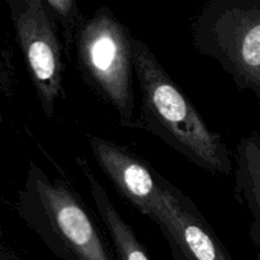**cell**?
<instances>
[{"label": "cell", "mask_w": 260, "mask_h": 260, "mask_svg": "<svg viewBox=\"0 0 260 260\" xmlns=\"http://www.w3.org/2000/svg\"><path fill=\"white\" fill-rule=\"evenodd\" d=\"M132 53L135 75L141 90V111L136 129L155 135L206 172L233 174L234 155L223 136L207 126L202 114L149 46L134 37Z\"/></svg>", "instance_id": "1"}, {"label": "cell", "mask_w": 260, "mask_h": 260, "mask_svg": "<svg viewBox=\"0 0 260 260\" xmlns=\"http://www.w3.org/2000/svg\"><path fill=\"white\" fill-rule=\"evenodd\" d=\"M17 210L53 254L62 260H113L95 220L62 172L50 177L28 165Z\"/></svg>", "instance_id": "2"}, {"label": "cell", "mask_w": 260, "mask_h": 260, "mask_svg": "<svg viewBox=\"0 0 260 260\" xmlns=\"http://www.w3.org/2000/svg\"><path fill=\"white\" fill-rule=\"evenodd\" d=\"M134 37L111 8L101 7L81 24L74 50L84 83L113 108L122 127L136 129Z\"/></svg>", "instance_id": "3"}, {"label": "cell", "mask_w": 260, "mask_h": 260, "mask_svg": "<svg viewBox=\"0 0 260 260\" xmlns=\"http://www.w3.org/2000/svg\"><path fill=\"white\" fill-rule=\"evenodd\" d=\"M198 53L213 58L260 108V0H210L192 23Z\"/></svg>", "instance_id": "4"}, {"label": "cell", "mask_w": 260, "mask_h": 260, "mask_svg": "<svg viewBox=\"0 0 260 260\" xmlns=\"http://www.w3.org/2000/svg\"><path fill=\"white\" fill-rule=\"evenodd\" d=\"M8 5L15 40L24 57L41 109L46 118L52 119L56 103L65 99L62 38L43 0H9Z\"/></svg>", "instance_id": "5"}, {"label": "cell", "mask_w": 260, "mask_h": 260, "mask_svg": "<svg viewBox=\"0 0 260 260\" xmlns=\"http://www.w3.org/2000/svg\"><path fill=\"white\" fill-rule=\"evenodd\" d=\"M160 185L152 222L169 244L173 260H233L194 202L162 175Z\"/></svg>", "instance_id": "6"}, {"label": "cell", "mask_w": 260, "mask_h": 260, "mask_svg": "<svg viewBox=\"0 0 260 260\" xmlns=\"http://www.w3.org/2000/svg\"><path fill=\"white\" fill-rule=\"evenodd\" d=\"M88 144L96 164L117 192L141 215L154 220L161 197V174L134 151L113 141L91 135Z\"/></svg>", "instance_id": "7"}, {"label": "cell", "mask_w": 260, "mask_h": 260, "mask_svg": "<svg viewBox=\"0 0 260 260\" xmlns=\"http://www.w3.org/2000/svg\"><path fill=\"white\" fill-rule=\"evenodd\" d=\"M76 165L88 184L96 212L113 243L118 260H150L134 229L114 207L106 188L101 184L99 179L89 167L88 160L84 156H78Z\"/></svg>", "instance_id": "8"}, {"label": "cell", "mask_w": 260, "mask_h": 260, "mask_svg": "<svg viewBox=\"0 0 260 260\" xmlns=\"http://www.w3.org/2000/svg\"><path fill=\"white\" fill-rule=\"evenodd\" d=\"M234 194L251 213L249 236L260 250V134L253 131L241 137L234 152Z\"/></svg>", "instance_id": "9"}, {"label": "cell", "mask_w": 260, "mask_h": 260, "mask_svg": "<svg viewBox=\"0 0 260 260\" xmlns=\"http://www.w3.org/2000/svg\"><path fill=\"white\" fill-rule=\"evenodd\" d=\"M43 5L61 33L65 51L70 56L79 29L86 18L75 0H43Z\"/></svg>", "instance_id": "10"}, {"label": "cell", "mask_w": 260, "mask_h": 260, "mask_svg": "<svg viewBox=\"0 0 260 260\" xmlns=\"http://www.w3.org/2000/svg\"><path fill=\"white\" fill-rule=\"evenodd\" d=\"M15 66L13 55L0 42V99L9 98L14 91ZM3 114L0 111V141H2Z\"/></svg>", "instance_id": "11"}, {"label": "cell", "mask_w": 260, "mask_h": 260, "mask_svg": "<svg viewBox=\"0 0 260 260\" xmlns=\"http://www.w3.org/2000/svg\"><path fill=\"white\" fill-rule=\"evenodd\" d=\"M0 260H17V256L10 251H0Z\"/></svg>", "instance_id": "12"}]
</instances>
